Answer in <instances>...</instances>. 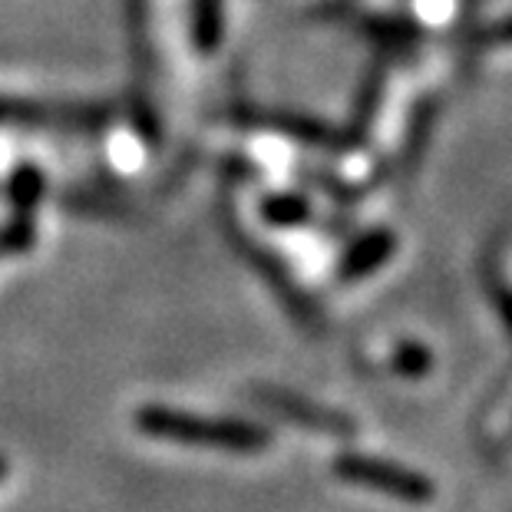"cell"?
Wrapping results in <instances>:
<instances>
[{
	"mask_svg": "<svg viewBox=\"0 0 512 512\" xmlns=\"http://www.w3.org/2000/svg\"><path fill=\"white\" fill-rule=\"evenodd\" d=\"M139 423L156 433V437H172L179 443H205V446H255V433L245 427H222V423H199V420H185L176 413H156L146 410Z\"/></svg>",
	"mask_w": 512,
	"mask_h": 512,
	"instance_id": "cell-1",
	"label": "cell"
}]
</instances>
